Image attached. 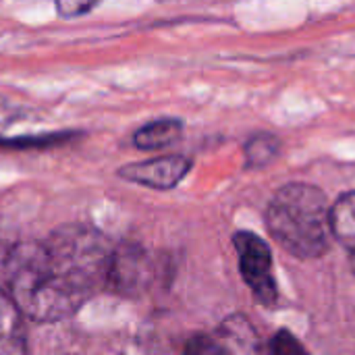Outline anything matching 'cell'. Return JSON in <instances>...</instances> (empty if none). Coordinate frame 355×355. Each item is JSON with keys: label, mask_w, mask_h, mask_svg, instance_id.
<instances>
[{"label": "cell", "mask_w": 355, "mask_h": 355, "mask_svg": "<svg viewBox=\"0 0 355 355\" xmlns=\"http://www.w3.org/2000/svg\"><path fill=\"white\" fill-rule=\"evenodd\" d=\"M266 225L285 252L302 260L320 258L331 243V206L308 183H287L270 200Z\"/></svg>", "instance_id": "cell-2"}, {"label": "cell", "mask_w": 355, "mask_h": 355, "mask_svg": "<svg viewBox=\"0 0 355 355\" xmlns=\"http://www.w3.org/2000/svg\"><path fill=\"white\" fill-rule=\"evenodd\" d=\"M96 6V2H73V0H67V2H58L56 4V10L62 15V17H79L87 10H92Z\"/></svg>", "instance_id": "cell-12"}, {"label": "cell", "mask_w": 355, "mask_h": 355, "mask_svg": "<svg viewBox=\"0 0 355 355\" xmlns=\"http://www.w3.org/2000/svg\"><path fill=\"white\" fill-rule=\"evenodd\" d=\"M0 355H27L23 314L4 291H0Z\"/></svg>", "instance_id": "cell-7"}, {"label": "cell", "mask_w": 355, "mask_h": 355, "mask_svg": "<svg viewBox=\"0 0 355 355\" xmlns=\"http://www.w3.org/2000/svg\"><path fill=\"white\" fill-rule=\"evenodd\" d=\"M270 354L272 355H310L308 349L289 333V331H279L272 341H270Z\"/></svg>", "instance_id": "cell-11"}, {"label": "cell", "mask_w": 355, "mask_h": 355, "mask_svg": "<svg viewBox=\"0 0 355 355\" xmlns=\"http://www.w3.org/2000/svg\"><path fill=\"white\" fill-rule=\"evenodd\" d=\"M258 349L254 327L243 316H231L214 333L193 335L183 355H256Z\"/></svg>", "instance_id": "cell-4"}, {"label": "cell", "mask_w": 355, "mask_h": 355, "mask_svg": "<svg viewBox=\"0 0 355 355\" xmlns=\"http://www.w3.org/2000/svg\"><path fill=\"white\" fill-rule=\"evenodd\" d=\"M15 121V110L0 98V131Z\"/></svg>", "instance_id": "cell-13"}, {"label": "cell", "mask_w": 355, "mask_h": 355, "mask_svg": "<svg viewBox=\"0 0 355 355\" xmlns=\"http://www.w3.org/2000/svg\"><path fill=\"white\" fill-rule=\"evenodd\" d=\"M189 168H191V160L175 154V156L152 158L146 162L125 164L119 171V177L152 189H173L189 173Z\"/></svg>", "instance_id": "cell-5"}, {"label": "cell", "mask_w": 355, "mask_h": 355, "mask_svg": "<svg viewBox=\"0 0 355 355\" xmlns=\"http://www.w3.org/2000/svg\"><path fill=\"white\" fill-rule=\"evenodd\" d=\"M146 275V256L141 248L123 245L112 254L108 285L121 293H137Z\"/></svg>", "instance_id": "cell-6"}, {"label": "cell", "mask_w": 355, "mask_h": 355, "mask_svg": "<svg viewBox=\"0 0 355 355\" xmlns=\"http://www.w3.org/2000/svg\"><path fill=\"white\" fill-rule=\"evenodd\" d=\"M237 258H239V272L248 287L252 289L254 297L262 306H275L279 291L277 281L272 275V256L266 241L250 231H239L233 237Z\"/></svg>", "instance_id": "cell-3"}, {"label": "cell", "mask_w": 355, "mask_h": 355, "mask_svg": "<svg viewBox=\"0 0 355 355\" xmlns=\"http://www.w3.org/2000/svg\"><path fill=\"white\" fill-rule=\"evenodd\" d=\"M279 139L272 133H258L245 144V164L248 168H264L279 154Z\"/></svg>", "instance_id": "cell-10"}, {"label": "cell", "mask_w": 355, "mask_h": 355, "mask_svg": "<svg viewBox=\"0 0 355 355\" xmlns=\"http://www.w3.org/2000/svg\"><path fill=\"white\" fill-rule=\"evenodd\" d=\"M112 254L108 239L87 225H64L44 241L21 243L6 260L10 300L35 322L69 318L108 285Z\"/></svg>", "instance_id": "cell-1"}, {"label": "cell", "mask_w": 355, "mask_h": 355, "mask_svg": "<svg viewBox=\"0 0 355 355\" xmlns=\"http://www.w3.org/2000/svg\"><path fill=\"white\" fill-rule=\"evenodd\" d=\"M181 131H183V123L179 119H156L135 131L133 144L139 150L166 148L181 137Z\"/></svg>", "instance_id": "cell-9"}, {"label": "cell", "mask_w": 355, "mask_h": 355, "mask_svg": "<svg viewBox=\"0 0 355 355\" xmlns=\"http://www.w3.org/2000/svg\"><path fill=\"white\" fill-rule=\"evenodd\" d=\"M331 229L339 243L347 250L355 272V191L341 196L331 208Z\"/></svg>", "instance_id": "cell-8"}]
</instances>
